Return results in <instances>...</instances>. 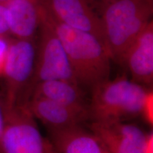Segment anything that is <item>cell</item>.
Wrapping results in <instances>:
<instances>
[{"instance_id":"6","label":"cell","mask_w":153,"mask_h":153,"mask_svg":"<svg viewBox=\"0 0 153 153\" xmlns=\"http://www.w3.org/2000/svg\"><path fill=\"white\" fill-rule=\"evenodd\" d=\"M39 28L41 39L31 80L33 86L38 82L54 79L68 80L78 84L60 40L41 11Z\"/></svg>"},{"instance_id":"9","label":"cell","mask_w":153,"mask_h":153,"mask_svg":"<svg viewBox=\"0 0 153 153\" xmlns=\"http://www.w3.org/2000/svg\"><path fill=\"white\" fill-rule=\"evenodd\" d=\"M22 104L27 107L36 119L48 127L50 131L81 126L90 118L85 113L41 97H31Z\"/></svg>"},{"instance_id":"13","label":"cell","mask_w":153,"mask_h":153,"mask_svg":"<svg viewBox=\"0 0 153 153\" xmlns=\"http://www.w3.org/2000/svg\"><path fill=\"white\" fill-rule=\"evenodd\" d=\"M50 131L57 153H108L98 137L81 126Z\"/></svg>"},{"instance_id":"7","label":"cell","mask_w":153,"mask_h":153,"mask_svg":"<svg viewBox=\"0 0 153 153\" xmlns=\"http://www.w3.org/2000/svg\"><path fill=\"white\" fill-rule=\"evenodd\" d=\"M43 8L57 21L74 29L92 34L105 44L100 16L87 0H38Z\"/></svg>"},{"instance_id":"10","label":"cell","mask_w":153,"mask_h":153,"mask_svg":"<svg viewBox=\"0 0 153 153\" xmlns=\"http://www.w3.org/2000/svg\"><path fill=\"white\" fill-rule=\"evenodd\" d=\"M125 65L134 82L150 85L153 80V24L152 21L137 36L124 56Z\"/></svg>"},{"instance_id":"20","label":"cell","mask_w":153,"mask_h":153,"mask_svg":"<svg viewBox=\"0 0 153 153\" xmlns=\"http://www.w3.org/2000/svg\"><path fill=\"white\" fill-rule=\"evenodd\" d=\"M50 153H57L56 151H55V150L54 149V148H53V147L52 146V148H51V152H50Z\"/></svg>"},{"instance_id":"19","label":"cell","mask_w":153,"mask_h":153,"mask_svg":"<svg viewBox=\"0 0 153 153\" xmlns=\"http://www.w3.org/2000/svg\"><path fill=\"white\" fill-rule=\"evenodd\" d=\"M96 1H98V2L101 3V6H103V5L106 4H107V3L110 2V1H114V0H96Z\"/></svg>"},{"instance_id":"16","label":"cell","mask_w":153,"mask_h":153,"mask_svg":"<svg viewBox=\"0 0 153 153\" xmlns=\"http://www.w3.org/2000/svg\"><path fill=\"white\" fill-rule=\"evenodd\" d=\"M8 14L3 4L0 3V36H5L9 33Z\"/></svg>"},{"instance_id":"2","label":"cell","mask_w":153,"mask_h":153,"mask_svg":"<svg viewBox=\"0 0 153 153\" xmlns=\"http://www.w3.org/2000/svg\"><path fill=\"white\" fill-rule=\"evenodd\" d=\"M152 0H114L100 16L111 59L121 64L128 49L151 21Z\"/></svg>"},{"instance_id":"17","label":"cell","mask_w":153,"mask_h":153,"mask_svg":"<svg viewBox=\"0 0 153 153\" xmlns=\"http://www.w3.org/2000/svg\"><path fill=\"white\" fill-rule=\"evenodd\" d=\"M143 153H153V133L146 134L143 147Z\"/></svg>"},{"instance_id":"15","label":"cell","mask_w":153,"mask_h":153,"mask_svg":"<svg viewBox=\"0 0 153 153\" xmlns=\"http://www.w3.org/2000/svg\"><path fill=\"white\" fill-rule=\"evenodd\" d=\"M9 45V41L5 36H0V76H2L6 57Z\"/></svg>"},{"instance_id":"3","label":"cell","mask_w":153,"mask_h":153,"mask_svg":"<svg viewBox=\"0 0 153 153\" xmlns=\"http://www.w3.org/2000/svg\"><path fill=\"white\" fill-rule=\"evenodd\" d=\"M147 89L125 76L108 79L91 89L90 118L97 121L123 120L140 115Z\"/></svg>"},{"instance_id":"21","label":"cell","mask_w":153,"mask_h":153,"mask_svg":"<svg viewBox=\"0 0 153 153\" xmlns=\"http://www.w3.org/2000/svg\"><path fill=\"white\" fill-rule=\"evenodd\" d=\"M7 1V0H0V3L3 4V3L6 2V1Z\"/></svg>"},{"instance_id":"14","label":"cell","mask_w":153,"mask_h":153,"mask_svg":"<svg viewBox=\"0 0 153 153\" xmlns=\"http://www.w3.org/2000/svg\"><path fill=\"white\" fill-rule=\"evenodd\" d=\"M140 115L149 125H153V92L152 90L147 89L143 99Z\"/></svg>"},{"instance_id":"18","label":"cell","mask_w":153,"mask_h":153,"mask_svg":"<svg viewBox=\"0 0 153 153\" xmlns=\"http://www.w3.org/2000/svg\"><path fill=\"white\" fill-rule=\"evenodd\" d=\"M4 124V103L0 100V153H2V152H1V136H2Z\"/></svg>"},{"instance_id":"1","label":"cell","mask_w":153,"mask_h":153,"mask_svg":"<svg viewBox=\"0 0 153 153\" xmlns=\"http://www.w3.org/2000/svg\"><path fill=\"white\" fill-rule=\"evenodd\" d=\"M41 11L60 40L74 78L81 87L91 89L110 79L111 59L106 47L98 38L58 22L41 6Z\"/></svg>"},{"instance_id":"12","label":"cell","mask_w":153,"mask_h":153,"mask_svg":"<svg viewBox=\"0 0 153 153\" xmlns=\"http://www.w3.org/2000/svg\"><path fill=\"white\" fill-rule=\"evenodd\" d=\"M3 4L8 14L9 33L16 38L33 39L41 24L38 0H7Z\"/></svg>"},{"instance_id":"5","label":"cell","mask_w":153,"mask_h":153,"mask_svg":"<svg viewBox=\"0 0 153 153\" xmlns=\"http://www.w3.org/2000/svg\"><path fill=\"white\" fill-rule=\"evenodd\" d=\"M36 51L33 39L9 41L2 76L5 79V108L22 104V97L33 78Z\"/></svg>"},{"instance_id":"4","label":"cell","mask_w":153,"mask_h":153,"mask_svg":"<svg viewBox=\"0 0 153 153\" xmlns=\"http://www.w3.org/2000/svg\"><path fill=\"white\" fill-rule=\"evenodd\" d=\"M1 147L2 153H50L52 145L42 136L27 107L19 104L4 107Z\"/></svg>"},{"instance_id":"11","label":"cell","mask_w":153,"mask_h":153,"mask_svg":"<svg viewBox=\"0 0 153 153\" xmlns=\"http://www.w3.org/2000/svg\"><path fill=\"white\" fill-rule=\"evenodd\" d=\"M31 97H41L89 114V101L85 98L81 86L64 79L38 82L33 86Z\"/></svg>"},{"instance_id":"8","label":"cell","mask_w":153,"mask_h":153,"mask_svg":"<svg viewBox=\"0 0 153 153\" xmlns=\"http://www.w3.org/2000/svg\"><path fill=\"white\" fill-rule=\"evenodd\" d=\"M89 128L108 153H143L146 134L137 126L123 120H93Z\"/></svg>"}]
</instances>
